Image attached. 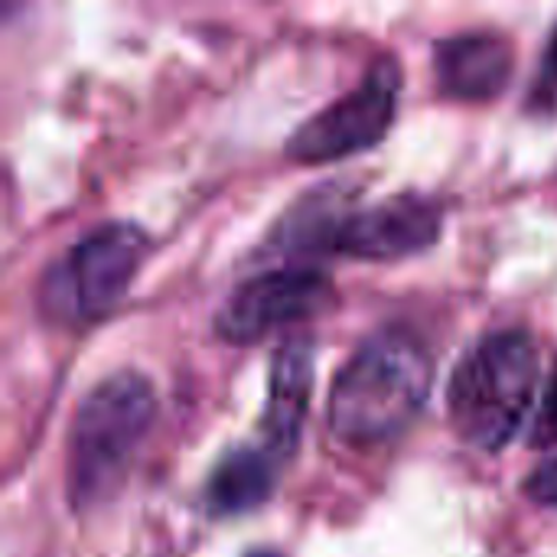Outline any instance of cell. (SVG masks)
<instances>
[{"instance_id": "1", "label": "cell", "mask_w": 557, "mask_h": 557, "mask_svg": "<svg viewBox=\"0 0 557 557\" xmlns=\"http://www.w3.org/2000/svg\"><path fill=\"white\" fill-rule=\"evenodd\" d=\"M434 366L408 333H379L343 366L330 392V428L352 447L395 441L424 408Z\"/></svg>"}, {"instance_id": "2", "label": "cell", "mask_w": 557, "mask_h": 557, "mask_svg": "<svg viewBox=\"0 0 557 557\" xmlns=\"http://www.w3.org/2000/svg\"><path fill=\"white\" fill-rule=\"evenodd\" d=\"M153 411V388L137 372H114L85 395L69 434V496L75 509L101 506L117 493Z\"/></svg>"}, {"instance_id": "3", "label": "cell", "mask_w": 557, "mask_h": 557, "mask_svg": "<svg viewBox=\"0 0 557 557\" xmlns=\"http://www.w3.org/2000/svg\"><path fill=\"white\" fill-rule=\"evenodd\" d=\"M539 385V349L519 333L506 330L476 343L450 375L447 411L463 444L496 454L503 450L532 408Z\"/></svg>"}, {"instance_id": "4", "label": "cell", "mask_w": 557, "mask_h": 557, "mask_svg": "<svg viewBox=\"0 0 557 557\" xmlns=\"http://www.w3.org/2000/svg\"><path fill=\"white\" fill-rule=\"evenodd\" d=\"M401 72L395 59H379L369 75L339 101L313 114L287 140V157L294 163H330L366 147H375L398 111Z\"/></svg>"}, {"instance_id": "5", "label": "cell", "mask_w": 557, "mask_h": 557, "mask_svg": "<svg viewBox=\"0 0 557 557\" xmlns=\"http://www.w3.org/2000/svg\"><path fill=\"white\" fill-rule=\"evenodd\" d=\"M333 297V281L317 268H277L242 284L219 310L215 330L228 343H255L281 326L317 317Z\"/></svg>"}, {"instance_id": "6", "label": "cell", "mask_w": 557, "mask_h": 557, "mask_svg": "<svg viewBox=\"0 0 557 557\" xmlns=\"http://www.w3.org/2000/svg\"><path fill=\"white\" fill-rule=\"evenodd\" d=\"M147 235L137 225L111 222L85 235L62 264L65 294L82 317L108 313L137 277L147 258Z\"/></svg>"}, {"instance_id": "7", "label": "cell", "mask_w": 557, "mask_h": 557, "mask_svg": "<svg viewBox=\"0 0 557 557\" xmlns=\"http://www.w3.org/2000/svg\"><path fill=\"white\" fill-rule=\"evenodd\" d=\"M441 225L444 212L434 199L401 193L336 222L330 248L366 261H398L431 248L441 238Z\"/></svg>"}, {"instance_id": "8", "label": "cell", "mask_w": 557, "mask_h": 557, "mask_svg": "<svg viewBox=\"0 0 557 557\" xmlns=\"http://www.w3.org/2000/svg\"><path fill=\"white\" fill-rule=\"evenodd\" d=\"M434 72L441 88L460 101H490L512 78V49L493 33H463L434 46Z\"/></svg>"}, {"instance_id": "9", "label": "cell", "mask_w": 557, "mask_h": 557, "mask_svg": "<svg viewBox=\"0 0 557 557\" xmlns=\"http://www.w3.org/2000/svg\"><path fill=\"white\" fill-rule=\"evenodd\" d=\"M313 392V346L307 339H290L274 352L268 405H264V450L277 460L294 454L307 405Z\"/></svg>"}, {"instance_id": "10", "label": "cell", "mask_w": 557, "mask_h": 557, "mask_svg": "<svg viewBox=\"0 0 557 557\" xmlns=\"http://www.w3.org/2000/svg\"><path fill=\"white\" fill-rule=\"evenodd\" d=\"M277 457L268 450H235L219 463V470L209 480V506L222 516L251 512L261 503H268L277 470Z\"/></svg>"}, {"instance_id": "11", "label": "cell", "mask_w": 557, "mask_h": 557, "mask_svg": "<svg viewBox=\"0 0 557 557\" xmlns=\"http://www.w3.org/2000/svg\"><path fill=\"white\" fill-rule=\"evenodd\" d=\"M529 441H532V447H557V366L548 379V392L542 398V408L535 414Z\"/></svg>"}, {"instance_id": "12", "label": "cell", "mask_w": 557, "mask_h": 557, "mask_svg": "<svg viewBox=\"0 0 557 557\" xmlns=\"http://www.w3.org/2000/svg\"><path fill=\"white\" fill-rule=\"evenodd\" d=\"M525 493H529L535 503H542V506H555L557 509V460L545 463V467H539V470L529 476Z\"/></svg>"}, {"instance_id": "13", "label": "cell", "mask_w": 557, "mask_h": 557, "mask_svg": "<svg viewBox=\"0 0 557 557\" xmlns=\"http://www.w3.org/2000/svg\"><path fill=\"white\" fill-rule=\"evenodd\" d=\"M548 62H552V72L557 75V29L555 36H552V46H548Z\"/></svg>"}, {"instance_id": "14", "label": "cell", "mask_w": 557, "mask_h": 557, "mask_svg": "<svg viewBox=\"0 0 557 557\" xmlns=\"http://www.w3.org/2000/svg\"><path fill=\"white\" fill-rule=\"evenodd\" d=\"M245 557H284V555H277V552H251V555H245Z\"/></svg>"}]
</instances>
